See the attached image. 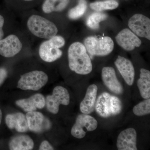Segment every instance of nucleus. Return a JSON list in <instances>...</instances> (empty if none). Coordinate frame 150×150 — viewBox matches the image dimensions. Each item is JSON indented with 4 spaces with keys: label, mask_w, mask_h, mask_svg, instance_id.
Wrapping results in <instances>:
<instances>
[{
    "label": "nucleus",
    "mask_w": 150,
    "mask_h": 150,
    "mask_svg": "<svg viewBox=\"0 0 150 150\" xmlns=\"http://www.w3.org/2000/svg\"><path fill=\"white\" fill-rule=\"evenodd\" d=\"M69 67L79 74L86 75L91 72L92 64L84 45L79 42L71 44L68 50Z\"/></svg>",
    "instance_id": "nucleus-1"
},
{
    "label": "nucleus",
    "mask_w": 150,
    "mask_h": 150,
    "mask_svg": "<svg viewBox=\"0 0 150 150\" xmlns=\"http://www.w3.org/2000/svg\"><path fill=\"white\" fill-rule=\"evenodd\" d=\"M27 26L33 35L44 39H50L56 35L58 32V28L54 23L37 15L30 17Z\"/></svg>",
    "instance_id": "nucleus-2"
},
{
    "label": "nucleus",
    "mask_w": 150,
    "mask_h": 150,
    "mask_svg": "<svg viewBox=\"0 0 150 150\" xmlns=\"http://www.w3.org/2000/svg\"><path fill=\"white\" fill-rule=\"evenodd\" d=\"M84 45L92 58L94 56H105L110 54L113 50L114 44L112 39L108 36H89L84 40Z\"/></svg>",
    "instance_id": "nucleus-3"
},
{
    "label": "nucleus",
    "mask_w": 150,
    "mask_h": 150,
    "mask_svg": "<svg viewBox=\"0 0 150 150\" xmlns=\"http://www.w3.org/2000/svg\"><path fill=\"white\" fill-rule=\"evenodd\" d=\"M65 40L60 35H55L40 45L39 54L40 58L47 62H52L62 57V51L60 48L64 46Z\"/></svg>",
    "instance_id": "nucleus-4"
},
{
    "label": "nucleus",
    "mask_w": 150,
    "mask_h": 150,
    "mask_svg": "<svg viewBox=\"0 0 150 150\" xmlns=\"http://www.w3.org/2000/svg\"><path fill=\"white\" fill-rule=\"evenodd\" d=\"M48 75L42 71H33L22 75L17 87L24 90L38 91L48 82Z\"/></svg>",
    "instance_id": "nucleus-5"
},
{
    "label": "nucleus",
    "mask_w": 150,
    "mask_h": 150,
    "mask_svg": "<svg viewBox=\"0 0 150 150\" xmlns=\"http://www.w3.org/2000/svg\"><path fill=\"white\" fill-rule=\"evenodd\" d=\"M45 99L47 110L56 114L59 112L60 105L69 104L70 95L67 89L62 86H57L53 90L52 94L48 96Z\"/></svg>",
    "instance_id": "nucleus-6"
},
{
    "label": "nucleus",
    "mask_w": 150,
    "mask_h": 150,
    "mask_svg": "<svg viewBox=\"0 0 150 150\" xmlns=\"http://www.w3.org/2000/svg\"><path fill=\"white\" fill-rule=\"evenodd\" d=\"M98 125L96 119L88 114L78 115L76 122L71 129V134L77 139H83L88 131H94Z\"/></svg>",
    "instance_id": "nucleus-7"
},
{
    "label": "nucleus",
    "mask_w": 150,
    "mask_h": 150,
    "mask_svg": "<svg viewBox=\"0 0 150 150\" xmlns=\"http://www.w3.org/2000/svg\"><path fill=\"white\" fill-rule=\"evenodd\" d=\"M128 25L136 35L150 40V20L147 17L136 14L129 19Z\"/></svg>",
    "instance_id": "nucleus-8"
},
{
    "label": "nucleus",
    "mask_w": 150,
    "mask_h": 150,
    "mask_svg": "<svg viewBox=\"0 0 150 150\" xmlns=\"http://www.w3.org/2000/svg\"><path fill=\"white\" fill-rule=\"evenodd\" d=\"M28 129L36 133H41L51 128V121L42 113L33 111L27 112L25 115Z\"/></svg>",
    "instance_id": "nucleus-9"
},
{
    "label": "nucleus",
    "mask_w": 150,
    "mask_h": 150,
    "mask_svg": "<svg viewBox=\"0 0 150 150\" xmlns=\"http://www.w3.org/2000/svg\"><path fill=\"white\" fill-rule=\"evenodd\" d=\"M22 44L18 38L11 34L0 40V55L11 58L18 54L22 48Z\"/></svg>",
    "instance_id": "nucleus-10"
},
{
    "label": "nucleus",
    "mask_w": 150,
    "mask_h": 150,
    "mask_svg": "<svg viewBox=\"0 0 150 150\" xmlns=\"http://www.w3.org/2000/svg\"><path fill=\"white\" fill-rule=\"evenodd\" d=\"M115 40L119 46L127 51H132L142 44L140 38L128 28L121 30L115 37Z\"/></svg>",
    "instance_id": "nucleus-11"
},
{
    "label": "nucleus",
    "mask_w": 150,
    "mask_h": 150,
    "mask_svg": "<svg viewBox=\"0 0 150 150\" xmlns=\"http://www.w3.org/2000/svg\"><path fill=\"white\" fill-rule=\"evenodd\" d=\"M137 131L134 128L123 130L117 138V149L119 150H137Z\"/></svg>",
    "instance_id": "nucleus-12"
},
{
    "label": "nucleus",
    "mask_w": 150,
    "mask_h": 150,
    "mask_svg": "<svg viewBox=\"0 0 150 150\" xmlns=\"http://www.w3.org/2000/svg\"><path fill=\"white\" fill-rule=\"evenodd\" d=\"M101 76L105 85L109 90L117 94L123 93V89L121 83L116 76L115 70L111 67L103 68Z\"/></svg>",
    "instance_id": "nucleus-13"
},
{
    "label": "nucleus",
    "mask_w": 150,
    "mask_h": 150,
    "mask_svg": "<svg viewBox=\"0 0 150 150\" xmlns=\"http://www.w3.org/2000/svg\"><path fill=\"white\" fill-rule=\"evenodd\" d=\"M115 64L126 83L132 86L135 77V70L132 62L129 59L119 56L115 60Z\"/></svg>",
    "instance_id": "nucleus-14"
},
{
    "label": "nucleus",
    "mask_w": 150,
    "mask_h": 150,
    "mask_svg": "<svg viewBox=\"0 0 150 150\" xmlns=\"http://www.w3.org/2000/svg\"><path fill=\"white\" fill-rule=\"evenodd\" d=\"M16 104L25 112L35 111L38 108L42 109L46 105V99L42 94H35L29 98L18 100Z\"/></svg>",
    "instance_id": "nucleus-15"
},
{
    "label": "nucleus",
    "mask_w": 150,
    "mask_h": 150,
    "mask_svg": "<svg viewBox=\"0 0 150 150\" xmlns=\"http://www.w3.org/2000/svg\"><path fill=\"white\" fill-rule=\"evenodd\" d=\"M98 89L97 86L95 84L91 85L88 88L85 96L80 105V109L82 113L90 114L94 110Z\"/></svg>",
    "instance_id": "nucleus-16"
},
{
    "label": "nucleus",
    "mask_w": 150,
    "mask_h": 150,
    "mask_svg": "<svg viewBox=\"0 0 150 150\" xmlns=\"http://www.w3.org/2000/svg\"><path fill=\"white\" fill-rule=\"evenodd\" d=\"M5 121L7 126L10 129H16L21 133L29 130L26 116L22 112L8 114L6 116Z\"/></svg>",
    "instance_id": "nucleus-17"
},
{
    "label": "nucleus",
    "mask_w": 150,
    "mask_h": 150,
    "mask_svg": "<svg viewBox=\"0 0 150 150\" xmlns=\"http://www.w3.org/2000/svg\"><path fill=\"white\" fill-rule=\"evenodd\" d=\"M110 96L111 95L108 93H103L96 102V110L98 115L103 118H108L112 116Z\"/></svg>",
    "instance_id": "nucleus-18"
},
{
    "label": "nucleus",
    "mask_w": 150,
    "mask_h": 150,
    "mask_svg": "<svg viewBox=\"0 0 150 150\" xmlns=\"http://www.w3.org/2000/svg\"><path fill=\"white\" fill-rule=\"evenodd\" d=\"M9 147L11 150H32L34 147V142L27 135H18L11 139Z\"/></svg>",
    "instance_id": "nucleus-19"
},
{
    "label": "nucleus",
    "mask_w": 150,
    "mask_h": 150,
    "mask_svg": "<svg viewBox=\"0 0 150 150\" xmlns=\"http://www.w3.org/2000/svg\"><path fill=\"white\" fill-rule=\"evenodd\" d=\"M137 86L142 98L148 99L150 97V72L144 69L140 70V78Z\"/></svg>",
    "instance_id": "nucleus-20"
},
{
    "label": "nucleus",
    "mask_w": 150,
    "mask_h": 150,
    "mask_svg": "<svg viewBox=\"0 0 150 150\" xmlns=\"http://www.w3.org/2000/svg\"><path fill=\"white\" fill-rule=\"evenodd\" d=\"M69 0H45L42 10L46 13L64 10L68 6Z\"/></svg>",
    "instance_id": "nucleus-21"
},
{
    "label": "nucleus",
    "mask_w": 150,
    "mask_h": 150,
    "mask_svg": "<svg viewBox=\"0 0 150 150\" xmlns=\"http://www.w3.org/2000/svg\"><path fill=\"white\" fill-rule=\"evenodd\" d=\"M107 18L108 15L106 14L99 12H94L89 16L87 19L86 25L92 29H98L99 27L100 23Z\"/></svg>",
    "instance_id": "nucleus-22"
},
{
    "label": "nucleus",
    "mask_w": 150,
    "mask_h": 150,
    "mask_svg": "<svg viewBox=\"0 0 150 150\" xmlns=\"http://www.w3.org/2000/svg\"><path fill=\"white\" fill-rule=\"evenodd\" d=\"M119 4L115 0H106L102 1H96L92 3L90 7L93 10L101 11L107 10H113L118 8Z\"/></svg>",
    "instance_id": "nucleus-23"
},
{
    "label": "nucleus",
    "mask_w": 150,
    "mask_h": 150,
    "mask_svg": "<svg viewBox=\"0 0 150 150\" xmlns=\"http://www.w3.org/2000/svg\"><path fill=\"white\" fill-rule=\"evenodd\" d=\"M86 9L87 3L85 0H79L78 5L69 11L68 16L71 19H77L83 15Z\"/></svg>",
    "instance_id": "nucleus-24"
},
{
    "label": "nucleus",
    "mask_w": 150,
    "mask_h": 150,
    "mask_svg": "<svg viewBox=\"0 0 150 150\" xmlns=\"http://www.w3.org/2000/svg\"><path fill=\"white\" fill-rule=\"evenodd\" d=\"M133 112L137 116H142L150 113V99H146L135 105L133 109Z\"/></svg>",
    "instance_id": "nucleus-25"
},
{
    "label": "nucleus",
    "mask_w": 150,
    "mask_h": 150,
    "mask_svg": "<svg viewBox=\"0 0 150 150\" xmlns=\"http://www.w3.org/2000/svg\"><path fill=\"white\" fill-rule=\"evenodd\" d=\"M110 103L112 115H118L122 110V104L121 100L117 96L111 95Z\"/></svg>",
    "instance_id": "nucleus-26"
},
{
    "label": "nucleus",
    "mask_w": 150,
    "mask_h": 150,
    "mask_svg": "<svg viewBox=\"0 0 150 150\" xmlns=\"http://www.w3.org/2000/svg\"><path fill=\"white\" fill-rule=\"evenodd\" d=\"M8 76V72L4 68H0V86L4 82Z\"/></svg>",
    "instance_id": "nucleus-27"
},
{
    "label": "nucleus",
    "mask_w": 150,
    "mask_h": 150,
    "mask_svg": "<svg viewBox=\"0 0 150 150\" xmlns=\"http://www.w3.org/2000/svg\"><path fill=\"white\" fill-rule=\"evenodd\" d=\"M39 149L40 150H54V148L48 141H44L40 144Z\"/></svg>",
    "instance_id": "nucleus-28"
},
{
    "label": "nucleus",
    "mask_w": 150,
    "mask_h": 150,
    "mask_svg": "<svg viewBox=\"0 0 150 150\" xmlns=\"http://www.w3.org/2000/svg\"><path fill=\"white\" fill-rule=\"evenodd\" d=\"M4 23V18L0 15V40L3 39L4 36V32L3 30Z\"/></svg>",
    "instance_id": "nucleus-29"
},
{
    "label": "nucleus",
    "mask_w": 150,
    "mask_h": 150,
    "mask_svg": "<svg viewBox=\"0 0 150 150\" xmlns=\"http://www.w3.org/2000/svg\"><path fill=\"white\" fill-rule=\"evenodd\" d=\"M2 117V113L1 110L0 109V124H1V122Z\"/></svg>",
    "instance_id": "nucleus-30"
},
{
    "label": "nucleus",
    "mask_w": 150,
    "mask_h": 150,
    "mask_svg": "<svg viewBox=\"0 0 150 150\" xmlns=\"http://www.w3.org/2000/svg\"><path fill=\"white\" fill-rule=\"evenodd\" d=\"M23 1H33V0H23Z\"/></svg>",
    "instance_id": "nucleus-31"
}]
</instances>
